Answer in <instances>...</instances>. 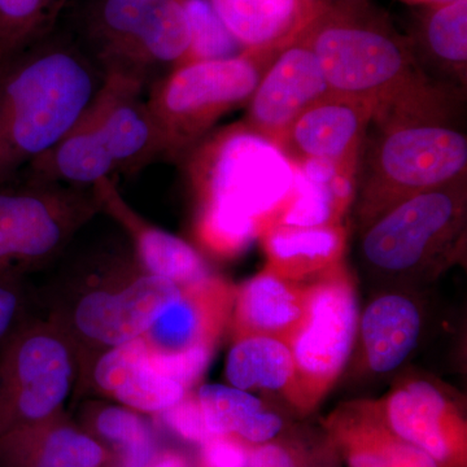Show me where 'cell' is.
<instances>
[{"label": "cell", "mask_w": 467, "mask_h": 467, "mask_svg": "<svg viewBox=\"0 0 467 467\" xmlns=\"http://www.w3.org/2000/svg\"><path fill=\"white\" fill-rule=\"evenodd\" d=\"M147 467H192L189 459L174 450L159 451Z\"/></svg>", "instance_id": "74e56055"}, {"label": "cell", "mask_w": 467, "mask_h": 467, "mask_svg": "<svg viewBox=\"0 0 467 467\" xmlns=\"http://www.w3.org/2000/svg\"><path fill=\"white\" fill-rule=\"evenodd\" d=\"M344 208L335 198L331 182H310L295 168V186L284 208L269 226L321 227L342 225ZM267 226V227H269Z\"/></svg>", "instance_id": "f1b7e54d"}, {"label": "cell", "mask_w": 467, "mask_h": 467, "mask_svg": "<svg viewBox=\"0 0 467 467\" xmlns=\"http://www.w3.org/2000/svg\"><path fill=\"white\" fill-rule=\"evenodd\" d=\"M376 405L393 434L426 451L439 467L463 466L465 422L441 386L425 378H407Z\"/></svg>", "instance_id": "8fae6325"}, {"label": "cell", "mask_w": 467, "mask_h": 467, "mask_svg": "<svg viewBox=\"0 0 467 467\" xmlns=\"http://www.w3.org/2000/svg\"><path fill=\"white\" fill-rule=\"evenodd\" d=\"M303 322L288 342L295 362L291 404L316 407L346 370L358 340V290L346 266L306 285Z\"/></svg>", "instance_id": "30bf717a"}, {"label": "cell", "mask_w": 467, "mask_h": 467, "mask_svg": "<svg viewBox=\"0 0 467 467\" xmlns=\"http://www.w3.org/2000/svg\"><path fill=\"white\" fill-rule=\"evenodd\" d=\"M225 376L230 386L243 391L282 393L290 400L295 380L290 347L272 337H238L227 355Z\"/></svg>", "instance_id": "4316f807"}, {"label": "cell", "mask_w": 467, "mask_h": 467, "mask_svg": "<svg viewBox=\"0 0 467 467\" xmlns=\"http://www.w3.org/2000/svg\"><path fill=\"white\" fill-rule=\"evenodd\" d=\"M346 450L349 467H396L382 454L371 450L361 442L352 441L346 436L337 435Z\"/></svg>", "instance_id": "d590c367"}, {"label": "cell", "mask_w": 467, "mask_h": 467, "mask_svg": "<svg viewBox=\"0 0 467 467\" xmlns=\"http://www.w3.org/2000/svg\"><path fill=\"white\" fill-rule=\"evenodd\" d=\"M73 260L38 292L42 315L78 355V395L94 359L143 337L182 288L146 272L129 241L128 247L109 245Z\"/></svg>", "instance_id": "7a4b0ae2"}, {"label": "cell", "mask_w": 467, "mask_h": 467, "mask_svg": "<svg viewBox=\"0 0 467 467\" xmlns=\"http://www.w3.org/2000/svg\"><path fill=\"white\" fill-rule=\"evenodd\" d=\"M330 91L373 106L374 119L453 109L454 88L434 84L410 42L367 0H324L297 34Z\"/></svg>", "instance_id": "6da1fadb"}, {"label": "cell", "mask_w": 467, "mask_h": 467, "mask_svg": "<svg viewBox=\"0 0 467 467\" xmlns=\"http://www.w3.org/2000/svg\"><path fill=\"white\" fill-rule=\"evenodd\" d=\"M161 425L178 438L201 445L211 438L205 429L201 404L195 393L190 391L177 404L156 414Z\"/></svg>", "instance_id": "836d02e7"}, {"label": "cell", "mask_w": 467, "mask_h": 467, "mask_svg": "<svg viewBox=\"0 0 467 467\" xmlns=\"http://www.w3.org/2000/svg\"><path fill=\"white\" fill-rule=\"evenodd\" d=\"M106 77L66 46L0 63V186L14 182L72 130Z\"/></svg>", "instance_id": "3957f363"}, {"label": "cell", "mask_w": 467, "mask_h": 467, "mask_svg": "<svg viewBox=\"0 0 467 467\" xmlns=\"http://www.w3.org/2000/svg\"><path fill=\"white\" fill-rule=\"evenodd\" d=\"M92 189L99 199L101 212L121 227L135 256L150 275L168 279L181 288L202 284L213 276L202 254L190 243L150 225L138 214L112 178H103Z\"/></svg>", "instance_id": "9a60e30c"}, {"label": "cell", "mask_w": 467, "mask_h": 467, "mask_svg": "<svg viewBox=\"0 0 467 467\" xmlns=\"http://www.w3.org/2000/svg\"><path fill=\"white\" fill-rule=\"evenodd\" d=\"M281 50H245L234 57L175 67L146 103L160 155L174 159L189 153L218 119L248 103Z\"/></svg>", "instance_id": "52a82bcc"}, {"label": "cell", "mask_w": 467, "mask_h": 467, "mask_svg": "<svg viewBox=\"0 0 467 467\" xmlns=\"http://www.w3.org/2000/svg\"><path fill=\"white\" fill-rule=\"evenodd\" d=\"M100 26L116 52L140 60L177 67L189 51V20L180 0H106Z\"/></svg>", "instance_id": "5bb4252c"}, {"label": "cell", "mask_w": 467, "mask_h": 467, "mask_svg": "<svg viewBox=\"0 0 467 467\" xmlns=\"http://www.w3.org/2000/svg\"><path fill=\"white\" fill-rule=\"evenodd\" d=\"M190 26V47L178 66L220 60L245 51L229 32L209 0H180ZM177 66V67H178Z\"/></svg>", "instance_id": "f546056e"}, {"label": "cell", "mask_w": 467, "mask_h": 467, "mask_svg": "<svg viewBox=\"0 0 467 467\" xmlns=\"http://www.w3.org/2000/svg\"><path fill=\"white\" fill-rule=\"evenodd\" d=\"M466 223L467 178L407 196L358 223L359 264L398 287L432 278L460 259Z\"/></svg>", "instance_id": "5b68a950"}, {"label": "cell", "mask_w": 467, "mask_h": 467, "mask_svg": "<svg viewBox=\"0 0 467 467\" xmlns=\"http://www.w3.org/2000/svg\"><path fill=\"white\" fill-rule=\"evenodd\" d=\"M100 212L94 189L34 180L0 186V275L51 265Z\"/></svg>", "instance_id": "ba28073f"}, {"label": "cell", "mask_w": 467, "mask_h": 467, "mask_svg": "<svg viewBox=\"0 0 467 467\" xmlns=\"http://www.w3.org/2000/svg\"><path fill=\"white\" fill-rule=\"evenodd\" d=\"M46 0H0V46L21 45L38 26Z\"/></svg>", "instance_id": "d6a6232c"}, {"label": "cell", "mask_w": 467, "mask_h": 467, "mask_svg": "<svg viewBox=\"0 0 467 467\" xmlns=\"http://www.w3.org/2000/svg\"><path fill=\"white\" fill-rule=\"evenodd\" d=\"M453 109L392 116L373 121L358 174V223L414 193L467 178V137Z\"/></svg>", "instance_id": "277c9868"}, {"label": "cell", "mask_w": 467, "mask_h": 467, "mask_svg": "<svg viewBox=\"0 0 467 467\" xmlns=\"http://www.w3.org/2000/svg\"><path fill=\"white\" fill-rule=\"evenodd\" d=\"M422 330V308L410 292L399 287L376 295L359 312L356 340L367 370L395 373L416 350Z\"/></svg>", "instance_id": "ac0fdd59"}, {"label": "cell", "mask_w": 467, "mask_h": 467, "mask_svg": "<svg viewBox=\"0 0 467 467\" xmlns=\"http://www.w3.org/2000/svg\"><path fill=\"white\" fill-rule=\"evenodd\" d=\"M78 382L75 346L36 316L0 350V435L66 413Z\"/></svg>", "instance_id": "9c48e42d"}, {"label": "cell", "mask_w": 467, "mask_h": 467, "mask_svg": "<svg viewBox=\"0 0 467 467\" xmlns=\"http://www.w3.org/2000/svg\"><path fill=\"white\" fill-rule=\"evenodd\" d=\"M373 119L367 101L330 91L304 109L275 144L294 164L328 160L358 168Z\"/></svg>", "instance_id": "7c38bea8"}, {"label": "cell", "mask_w": 467, "mask_h": 467, "mask_svg": "<svg viewBox=\"0 0 467 467\" xmlns=\"http://www.w3.org/2000/svg\"><path fill=\"white\" fill-rule=\"evenodd\" d=\"M306 285L264 269L235 288L230 321L234 337H272L290 342L306 316Z\"/></svg>", "instance_id": "44dd1931"}, {"label": "cell", "mask_w": 467, "mask_h": 467, "mask_svg": "<svg viewBox=\"0 0 467 467\" xmlns=\"http://www.w3.org/2000/svg\"><path fill=\"white\" fill-rule=\"evenodd\" d=\"M235 288L212 276L202 284L182 288L180 296L160 313L143 335L158 352H180L216 344L232 316Z\"/></svg>", "instance_id": "d6986e66"}, {"label": "cell", "mask_w": 467, "mask_h": 467, "mask_svg": "<svg viewBox=\"0 0 467 467\" xmlns=\"http://www.w3.org/2000/svg\"><path fill=\"white\" fill-rule=\"evenodd\" d=\"M140 75L109 69L90 113L116 171L135 169L160 155L158 135L147 104L140 99Z\"/></svg>", "instance_id": "2e32d148"}, {"label": "cell", "mask_w": 467, "mask_h": 467, "mask_svg": "<svg viewBox=\"0 0 467 467\" xmlns=\"http://www.w3.org/2000/svg\"><path fill=\"white\" fill-rule=\"evenodd\" d=\"M250 454L235 436H211L201 444L202 467H250Z\"/></svg>", "instance_id": "e575fe53"}, {"label": "cell", "mask_w": 467, "mask_h": 467, "mask_svg": "<svg viewBox=\"0 0 467 467\" xmlns=\"http://www.w3.org/2000/svg\"><path fill=\"white\" fill-rule=\"evenodd\" d=\"M250 467H299L290 451L275 442L261 444L251 451Z\"/></svg>", "instance_id": "8d00e7d4"}, {"label": "cell", "mask_w": 467, "mask_h": 467, "mask_svg": "<svg viewBox=\"0 0 467 467\" xmlns=\"http://www.w3.org/2000/svg\"><path fill=\"white\" fill-rule=\"evenodd\" d=\"M112 453L67 414L0 435V467H110Z\"/></svg>", "instance_id": "ffe728a7"}, {"label": "cell", "mask_w": 467, "mask_h": 467, "mask_svg": "<svg viewBox=\"0 0 467 467\" xmlns=\"http://www.w3.org/2000/svg\"><path fill=\"white\" fill-rule=\"evenodd\" d=\"M198 144L189 175L201 209L252 221L263 233L291 196L294 164L243 122Z\"/></svg>", "instance_id": "8992f818"}, {"label": "cell", "mask_w": 467, "mask_h": 467, "mask_svg": "<svg viewBox=\"0 0 467 467\" xmlns=\"http://www.w3.org/2000/svg\"><path fill=\"white\" fill-rule=\"evenodd\" d=\"M92 389L117 404L142 414H159L182 400L190 391L162 376L149 361L143 337L113 347L92 362L81 391Z\"/></svg>", "instance_id": "e0dca14e"}, {"label": "cell", "mask_w": 467, "mask_h": 467, "mask_svg": "<svg viewBox=\"0 0 467 467\" xmlns=\"http://www.w3.org/2000/svg\"><path fill=\"white\" fill-rule=\"evenodd\" d=\"M414 54L420 51L426 66L445 85L461 90L467 76V0L431 3L420 18Z\"/></svg>", "instance_id": "d4e9b609"}, {"label": "cell", "mask_w": 467, "mask_h": 467, "mask_svg": "<svg viewBox=\"0 0 467 467\" xmlns=\"http://www.w3.org/2000/svg\"><path fill=\"white\" fill-rule=\"evenodd\" d=\"M214 346L202 344L180 352H158L149 347V361L162 376L182 384L192 391L209 367Z\"/></svg>", "instance_id": "1f68e13d"}, {"label": "cell", "mask_w": 467, "mask_h": 467, "mask_svg": "<svg viewBox=\"0 0 467 467\" xmlns=\"http://www.w3.org/2000/svg\"><path fill=\"white\" fill-rule=\"evenodd\" d=\"M81 426L109 448L110 467H147L158 454V441L146 418L124 405L88 402Z\"/></svg>", "instance_id": "83f0119b"}, {"label": "cell", "mask_w": 467, "mask_h": 467, "mask_svg": "<svg viewBox=\"0 0 467 467\" xmlns=\"http://www.w3.org/2000/svg\"><path fill=\"white\" fill-rule=\"evenodd\" d=\"M266 269L306 285L344 265L347 232L343 225L292 227L272 225L261 233Z\"/></svg>", "instance_id": "7402d4cb"}, {"label": "cell", "mask_w": 467, "mask_h": 467, "mask_svg": "<svg viewBox=\"0 0 467 467\" xmlns=\"http://www.w3.org/2000/svg\"><path fill=\"white\" fill-rule=\"evenodd\" d=\"M330 92L316 55L295 38L276 54L248 101L243 124L275 144L291 122Z\"/></svg>", "instance_id": "4fadbf2b"}, {"label": "cell", "mask_w": 467, "mask_h": 467, "mask_svg": "<svg viewBox=\"0 0 467 467\" xmlns=\"http://www.w3.org/2000/svg\"><path fill=\"white\" fill-rule=\"evenodd\" d=\"M417 2L427 3V5H431V3L448 2V0H417Z\"/></svg>", "instance_id": "f35d334b"}, {"label": "cell", "mask_w": 467, "mask_h": 467, "mask_svg": "<svg viewBox=\"0 0 467 467\" xmlns=\"http://www.w3.org/2000/svg\"><path fill=\"white\" fill-rule=\"evenodd\" d=\"M2 54H3L2 46H0V63H2Z\"/></svg>", "instance_id": "ab89813d"}, {"label": "cell", "mask_w": 467, "mask_h": 467, "mask_svg": "<svg viewBox=\"0 0 467 467\" xmlns=\"http://www.w3.org/2000/svg\"><path fill=\"white\" fill-rule=\"evenodd\" d=\"M30 180L92 189L115 173L109 155L90 109L60 142L29 168Z\"/></svg>", "instance_id": "cb8c5ba5"}, {"label": "cell", "mask_w": 467, "mask_h": 467, "mask_svg": "<svg viewBox=\"0 0 467 467\" xmlns=\"http://www.w3.org/2000/svg\"><path fill=\"white\" fill-rule=\"evenodd\" d=\"M39 315L38 288L30 284L27 275H0V350Z\"/></svg>", "instance_id": "4dcf8cb0"}, {"label": "cell", "mask_w": 467, "mask_h": 467, "mask_svg": "<svg viewBox=\"0 0 467 467\" xmlns=\"http://www.w3.org/2000/svg\"><path fill=\"white\" fill-rule=\"evenodd\" d=\"M244 50L284 48L324 0H209Z\"/></svg>", "instance_id": "603a6c76"}, {"label": "cell", "mask_w": 467, "mask_h": 467, "mask_svg": "<svg viewBox=\"0 0 467 467\" xmlns=\"http://www.w3.org/2000/svg\"><path fill=\"white\" fill-rule=\"evenodd\" d=\"M209 436H235L251 444H266L284 429L278 414L248 391L226 384H202L195 392Z\"/></svg>", "instance_id": "484cf974"}]
</instances>
